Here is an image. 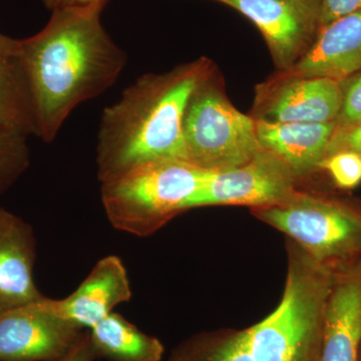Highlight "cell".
<instances>
[{
    "label": "cell",
    "mask_w": 361,
    "mask_h": 361,
    "mask_svg": "<svg viewBox=\"0 0 361 361\" xmlns=\"http://www.w3.org/2000/svg\"><path fill=\"white\" fill-rule=\"evenodd\" d=\"M104 6L52 11L40 32L18 39L16 61L25 84L35 135L56 139L80 104L116 84L128 63L102 23Z\"/></svg>",
    "instance_id": "obj_1"
},
{
    "label": "cell",
    "mask_w": 361,
    "mask_h": 361,
    "mask_svg": "<svg viewBox=\"0 0 361 361\" xmlns=\"http://www.w3.org/2000/svg\"><path fill=\"white\" fill-rule=\"evenodd\" d=\"M336 280L332 270L292 244L275 310L248 329L191 337L167 361H320L325 310Z\"/></svg>",
    "instance_id": "obj_2"
},
{
    "label": "cell",
    "mask_w": 361,
    "mask_h": 361,
    "mask_svg": "<svg viewBox=\"0 0 361 361\" xmlns=\"http://www.w3.org/2000/svg\"><path fill=\"white\" fill-rule=\"evenodd\" d=\"M210 66L201 59L161 75H142L104 109L96 149L99 182L145 164L184 160L185 113Z\"/></svg>",
    "instance_id": "obj_3"
},
{
    "label": "cell",
    "mask_w": 361,
    "mask_h": 361,
    "mask_svg": "<svg viewBox=\"0 0 361 361\" xmlns=\"http://www.w3.org/2000/svg\"><path fill=\"white\" fill-rule=\"evenodd\" d=\"M209 173L180 159L139 166L101 183L104 212L118 231L149 236L189 210Z\"/></svg>",
    "instance_id": "obj_4"
},
{
    "label": "cell",
    "mask_w": 361,
    "mask_h": 361,
    "mask_svg": "<svg viewBox=\"0 0 361 361\" xmlns=\"http://www.w3.org/2000/svg\"><path fill=\"white\" fill-rule=\"evenodd\" d=\"M183 141L184 160L212 173L239 167L263 149L255 120L228 101L212 71L188 103Z\"/></svg>",
    "instance_id": "obj_5"
},
{
    "label": "cell",
    "mask_w": 361,
    "mask_h": 361,
    "mask_svg": "<svg viewBox=\"0 0 361 361\" xmlns=\"http://www.w3.org/2000/svg\"><path fill=\"white\" fill-rule=\"evenodd\" d=\"M253 213L330 270L361 253V213L337 202L296 191L283 203Z\"/></svg>",
    "instance_id": "obj_6"
},
{
    "label": "cell",
    "mask_w": 361,
    "mask_h": 361,
    "mask_svg": "<svg viewBox=\"0 0 361 361\" xmlns=\"http://www.w3.org/2000/svg\"><path fill=\"white\" fill-rule=\"evenodd\" d=\"M297 177L274 154L262 149L250 161L224 172L209 173L189 209L242 205L253 209L278 205L295 193Z\"/></svg>",
    "instance_id": "obj_7"
},
{
    "label": "cell",
    "mask_w": 361,
    "mask_h": 361,
    "mask_svg": "<svg viewBox=\"0 0 361 361\" xmlns=\"http://www.w3.org/2000/svg\"><path fill=\"white\" fill-rule=\"evenodd\" d=\"M42 298L0 308V361H58L82 338L87 329L54 315Z\"/></svg>",
    "instance_id": "obj_8"
},
{
    "label": "cell",
    "mask_w": 361,
    "mask_h": 361,
    "mask_svg": "<svg viewBox=\"0 0 361 361\" xmlns=\"http://www.w3.org/2000/svg\"><path fill=\"white\" fill-rule=\"evenodd\" d=\"M257 26L275 63L290 70L317 37L319 0H220Z\"/></svg>",
    "instance_id": "obj_9"
},
{
    "label": "cell",
    "mask_w": 361,
    "mask_h": 361,
    "mask_svg": "<svg viewBox=\"0 0 361 361\" xmlns=\"http://www.w3.org/2000/svg\"><path fill=\"white\" fill-rule=\"evenodd\" d=\"M132 289L127 269L118 256L102 258L71 295L61 300L44 297L42 304L54 315L90 329L129 301Z\"/></svg>",
    "instance_id": "obj_10"
},
{
    "label": "cell",
    "mask_w": 361,
    "mask_h": 361,
    "mask_svg": "<svg viewBox=\"0 0 361 361\" xmlns=\"http://www.w3.org/2000/svg\"><path fill=\"white\" fill-rule=\"evenodd\" d=\"M257 118L274 123L336 122L342 104L338 80L329 78L286 77L270 87Z\"/></svg>",
    "instance_id": "obj_11"
},
{
    "label": "cell",
    "mask_w": 361,
    "mask_h": 361,
    "mask_svg": "<svg viewBox=\"0 0 361 361\" xmlns=\"http://www.w3.org/2000/svg\"><path fill=\"white\" fill-rule=\"evenodd\" d=\"M37 239L32 226L0 207V308L39 300L33 278Z\"/></svg>",
    "instance_id": "obj_12"
},
{
    "label": "cell",
    "mask_w": 361,
    "mask_h": 361,
    "mask_svg": "<svg viewBox=\"0 0 361 361\" xmlns=\"http://www.w3.org/2000/svg\"><path fill=\"white\" fill-rule=\"evenodd\" d=\"M361 70V9L322 26L286 75L341 80Z\"/></svg>",
    "instance_id": "obj_13"
},
{
    "label": "cell",
    "mask_w": 361,
    "mask_h": 361,
    "mask_svg": "<svg viewBox=\"0 0 361 361\" xmlns=\"http://www.w3.org/2000/svg\"><path fill=\"white\" fill-rule=\"evenodd\" d=\"M259 142L291 169L296 177L314 172L326 157L336 122L274 123L255 118Z\"/></svg>",
    "instance_id": "obj_14"
},
{
    "label": "cell",
    "mask_w": 361,
    "mask_h": 361,
    "mask_svg": "<svg viewBox=\"0 0 361 361\" xmlns=\"http://www.w3.org/2000/svg\"><path fill=\"white\" fill-rule=\"evenodd\" d=\"M361 270L336 280L323 322L320 361H360Z\"/></svg>",
    "instance_id": "obj_15"
},
{
    "label": "cell",
    "mask_w": 361,
    "mask_h": 361,
    "mask_svg": "<svg viewBox=\"0 0 361 361\" xmlns=\"http://www.w3.org/2000/svg\"><path fill=\"white\" fill-rule=\"evenodd\" d=\"M97 360L161 361L165 348L156 337L148 336L116 312L89 329Z\"/></svg>",
    "instance_id": "obj_16"
},
{
    "label": "cell",
    "mask_w": 361,
    "mask_h": 361,
    "mask_svg": "<svg viewBox=\"0 0 361 361\" xmlns=\"http://www.w3.org/2000/svg\"><path fill=\"white\" fill-rule=\"evenodd\" d=\"M0 135H35L30 102L16 58L0 66Z\"/></svg>",
    "instance_id": "obj_17"
},
{
    "label": "cell",
    "mask_w": 361,
    "mask_h": 361,
    "mask_svg": "<svg viewBox=\"0 0 361 361\" xmlns=\"http://www.w3.org/2000/svg\"><path fill=\"white\" fill-rule=\"evenodd\" d=\"M30 151L27 137L20 135H0V194H4L27 170Z\"/></svg>",
    "instance_id": "obj_18"
},
{
    "label": "cell",
    "mask_w": 361,
    "mask_h": 361,
    "mask_svg": "<svg viewBox=\"0 0 361 361\" xmlns=\"http://www.w3.org/2000/svg\"><path fill=\"white\" fill-rule=\"evenodd\" d=\"M319 169L326 170L341 189H353L361 182V155L355 152L331 154L322 161Z\"/></svg>",
    "instance_id": "obj_19"
},
{
    "label": "cell",
    "mask_w": 361,
    "mask_h": 361,
    "mask_svg": "<svg viewBox=\"0 0 361 361\" xmlns=\"http://www.w3.org/2000/svg\"><path fill=\"white\" fill-rule=\"evenodd\" d=\"M342 104L336 127L351 125L361 120V70L341 80Z\"/></svg>",
    "instance_id": "obj_20"
},
{
    "label": "cell",
    "mask_w": 361,
    "mask_h": 361,
    "mask_svg": "<svg viewBox=\"0 0 361 361\" xmlns=\"http://www.w3.org/2000/svg\"><path fill=\"white\" fill-rule=\"evenodd\" d=\"M343 151L355 152L361 155V120L351 125L336 127L330 139L326 157Z\"/></svg>",
    "instance_id": "obj_21"
},
{
    "label": "cell",
    "mask_w": 361,
    "mask_h": 361,
    "mask_svg": "<svg viewBox=\"0 0 361 361\" xmlns=\"http://www.w3.org/2000/svg\"><path fill=\"white\" fill-rule=\"evenodd\" d=\"M319 8L322 27L341 16L360 11L361 0H319Z\"/></svg>",
    "instance_id": "obj_22"
},
{
    "label": "cell",
    "mask_w": 361,
    "mask_h": 361,
    "mask_svg": "<svg viewBox=\"0 0 361 361\" xmlns=\"http://www.w3.org/2000/svg\"><path fill=\"white\" fill-rule=\"evenodd\" d=\"M97 360L92 343H90V331L85 330L82 338L75 344L70 353L58 361H94Z\"/></svg>",
    "instance_id": "obj_23"
},
{
    "label": "cell",
    "mask_w": 361,
    "mask_h": 361,
    "mask_svg": "<svg viewBox=\"0 0 361 361\" xmlns=\"http://www.w3.org/2000/svg\"><path fill=\"white\" fill-rule=\"evenodd\" d=\"M47 8L51 11L71 7H85L92 6H106L110 0H40Z\"/></svg>",
    "instance_id": "obj_24"
},
{
    "label": "cell",
    "mask_w": 361,
    "mask_h": 361,
    "mask_svg": "<svg viewBox=\"0 0 361 361\" xmlns=\"http://www.w3.org/2000/svg\"><path fill=\"white\" fill-rule=\"evenodd\" d=\"M18 39H11L0 33V66L11 63L16 58Z\"/></svg>",
    "instance_id": "obj_25"
},
{
    "label": "cell",
    "mask_w": 361,
    "mask_h": 361,
    "mask_svg": "<svg viewBox=\"0 0 361 361\" xmlns=\"http://www.w3.org/2000/svg\"><path fill=\"white\" fill-rule=\"evenodd\" d=\"M360 360H361V348H360Z\"/></svg>",
    "instance_id": "obj_26"
},
{
    "label": "cell",
    "mask_w": 361,
    "mask_h": 361,
    "mask_svg": "<svg viewBox=\"0 0 361 361\" xmlns=\"http://www.w3.org/2000/svg\"><path fill=\"white\" fill-rule=\"evenodd\" d=\"M215 1H218V2H220V0H215Z\"/></svg>",
    "instance_id": "obj_27"
},
{
    "label": "cell",
    "mask_w": 361,
    "mask_h": 361,
    "mask_svg": "<svg viewBox=\"0 0 361 361\" xmlns=\"http://www.w3.org/2000/svg\"><path fill=\"white\" fill-rule=\"evenodd\" d=\"M361 361V360H360Z\"/></svg>",
    "instance_id": "obj_28"
}]
</instances>
